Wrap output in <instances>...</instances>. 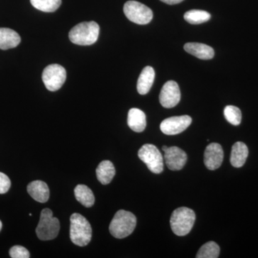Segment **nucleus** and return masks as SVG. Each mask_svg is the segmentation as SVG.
<instances>
[{"label": "nucleus", "mask_w": 258, "mask_h": 258, "mask_svg": "<svg viewBox=\"0 0 258 258\" xmlns=\"http://www.w3.org/2000/svg\"><path fill=\"white\" fill-rule=\"evenodd\" d=\"M28 192L35 201L40 203H45L50 198V189L46 183L37 180L28 184Z\"/></svg>", "instance_id": "13"}, {"label": "nucleus", "mask_w": 258, "mask_h": 258, "mask_svg": "<svg viewBox=\"0 0 258 258\" xmlns=\"http://www.w3.org/2000/svg\"><path fill=\"white\" fill-rule=\"evenodd\" d=\"M168 147H166V146H164V147H162V150L164 151V152H165V151L166 150V149H168Z\"/></svg>", "instance_id": "28"}, {"label": "nucleus", "mask_w": 258, "mask_h": 258, "mask_svg": "<svg viewBox=\"0 0 258 258\" xmlns=\"http://www.w3.org/2000/svg\"><path fill=\"white\" fill-rule=\"evenodd\" d=\"M137 226V217L132 212L119 210L115 213L110 224V232L115 238L123 239L134 232Z\"/></svg>", "instance_id": "3"}, {"label": "nucleus", "mask_w": 258, "mask_h": 258, "mask_svg": "<svg viewBox=\"0 0 258 258\" xmlns=\"http://www.w3.org/2000/svg\"><path fill=\"white\" fill-rule=\"evenodd\" d=\"M184 20L191 25H199L209 21L211 15L208 12L200 10H191L184 14Z\"/></svg>", "instance_id": "21"}, {"label": "nucleus", "mask_w": 258, "mask_h": 258, "mask_svg": "<svg viewBox=\"0 0 258 258\" xmlns=\"http://www.w3.org/2000/svg\"><path fill=\"white\" fill-rule=\"evenodd\" d=\"M125 17L137 25H147L152 21L153 12L145 5L137 1H128L123 7Z\"/></svg>", "instance_id": "7"}, {"label": "nucleus", "mask_w": 258, "mask_h": 258, "mask_svg": "<svg viewBox=\"0 0 258 258\" xmlns=\"http://www.w3.org/2000/svg\"><path fill=\"white\" fill-rule=\"evenodd\" d=\"M115 174V169L113 163L108 160L101 161L96 169L97 179L102 184L111 183Z\"/></svg>", "instance_id": "19"}, {"label": "nucleus", "mask_w": 258, "mask_h": 258, "mask_svg": "<svg viewBox=\"0 0 258 258\" xmlns=\"http://www.w3.org/2000/svg\"><path fill=\"white\" fill-rule=\"evenodd\" d=\"M184 50L201 60H210L215 56V51L212 47L203 43L188 42L185 44Z\"/></svg>", "instance_id": "14"}, {"label": "nucleus", "mask_w": 258, "mask_h": 258, "mask_svg": "<svg viewBox=\"0 0 258 258\" xmlns=\"http://www.w3.org/2000/svg\"><path fill=\"white\" fill-rule=\"evenodd\" d=\"M60 227L58 219L53 217L50 209L45 208L42 210L36 228V234L40 240H53L58 235Z\"/></svg>", "instance_id": "5"}, {"label": "nucleus", "mask_w": 258, "mask_h": 258, "mask_svg": "<svg viewBox=\"0 0 258 258\" xmlns=\"http://www.w3.org/2000/svg\"><path fill=\"white\" fill-rule=\"evenodd\" d=\"M226 120L234 125H240L242 120V113L240 108L234 106H227L224 110Z\"/></svg>", "instance_id": "24"}, {"label": "nucleus", "mask_w": 258, "mask_h": 258, "mask_svg": "<svg viewBox=\"0 0 258 258\" xmlns=\"http://www.w3.org/2000/svg\"><path fill=\"white\" fill-rule=\"evenodd\" d=\"M220 248L215 242H208L202 246L199 249L196 257L198 258H217L220 255Z\"/></svg>", "instance_id": "23"}, {"label": "nucleus", "mask_w": 258, "mask_h": 258, "mask_svg": "<svg viewBox=\"0 0 258 258\" xmlns=\"http://www.w3.org/2000/svg\"><path fill=\"white\" fill-rule=\"evenodd\" d=\"M139 159L145 163L148 169L154 174H161L164 170V158L160 151L153 144L142 146L138 152Z\"/></svg>", "instance_id": "6"}, {"label": "nucleus", "mask_w": 258, "mask_h": 258, "mask_svg": "<svg viewBox=\"0 0 258 258\" xmlns=\"http://www.w3.org/2000/svg\"><path fill=\"white\" fill-rule=\"evenodd\" d=\"M160 1L168 5H176L179 4V3H181L184 0H160Z\"/></svg>", "instance_id": "27"}, {"label": "nucleus", "mask_w": 258, "mask_h": 258, "mask_svg": "<svg viewBox=\"0 0 258 258\" xmlns=\"http://www.w3.org/2000/svg\"><path fill=\"white\" fill-rule=\"evenodd\" d=\"M32 6L45 13H53L61 5L62 0H30Z\"/></svg>", "instance_id": "22"}, {"label": "nucleus", "mask_w": 258, "mask_h": 258, "mask_svg": "<svg viewBox=\"0 0 258 258\" xmlns=\"http://www.w3.org/2000/svg\"><path fill=\"white\" fill-rule=\"evenodd\" d=\"M224 159L223 149L220 144H209L205 149L204 161L209 170H215L222 165Z\"/></svg>", "instance_id": "12"}, {"label": "nucleus", "mask_w": 258, "mask_h": 258, "mask_svg": "<svg viewBox=\"0 0 258 258\" xmlns=\"http://www.w3.org/2000/svg\"><path fill=\"white\" fill-rule=\"evenodd\" d=\"M70 237L73 243L80 247L89 244L92 237V228L86 217L79 213L71 215Z\"/></svg>", "instance_id": "2"}, {"label": "nucleus", "mask_w": 258, "mask_h": 258, "mask_svg": "<svg viewBox=\"0 0 258 258\" xmlns=\"http://www.w3.org/2000/svg\"><path fill=\"white\" fill-rule=\"evenodd\" d=\"M11 181L4 173L0 172V194H5L9 191Z\"/></svg>", "instance_id": "26"}, {"label": "nucleus", "mask_w": 258, "mask_h": 258, "mask_svg": "<svg viewBox=\"0 0 258 258\" xmlns=\"http://www.w3.org/2000/svg\"><path fill=\"white\" fill-rule=\"evenodd\" d=\"M196 220L195 212L187 208H179L173 212L170 219L171 228L175 235L185 236L192 229Z\"/></svg>", "instance_id": "4"}, {"label": "nucleus", "mask_w": 258, "mask_h": 258, "mask_svg": "<svg viewBox=\"0 0 258 258\" xmlns=\"http://www.w3.org/2000/svg\"><path fill=\"white\" fill-rule=\"evenodd\" d=\"M164 160L170 170L179 171L184 167L187 161L186 153L177 147L168 148L164 152Z\"/></svg>", "instance_id": "11"}, {"label": "nucleus", "mask_w": 258, "mask_h": 258, "mask_svg": "<svg viewBox=\"0 0 258 258\" xmlns=\"http://www.w3.org/2000/svg\"><path fill=\"white\" fill-rule=\"evenodd\" d=\"M248 148L243 142H236L232 148L231 152V164L236 168H240L244 165L248 157Z\"/></svg>", "instance_id": "18"}, {"label": "nucleus", "mask_w": 258, "mask_h": 258, "mask_svg": "<svg viewBox=\"0 0 258 258\" xmlns=\"http://www.w3.org/2000/svg\"><path fill=\"white\" fill-rule=\"evenodd\" d=\"M155 79V71L151 66L142 70L137 82V91L139 94L146 95L149 92Z\"/></svg>", "instance_id": "15"}, {"label": "nucleus", "mask_w": 258, "mask_h": 258, "mask_svg": "<svg viewBox=\"0 0 258 258\" xmlns=\"http://www.w3.org/2000/svg\"><path fill=\"white\" fill-rule=\"evenodd\" d=\"M191 121L192 119L189 115L170 117L161 122L160 129L166 135H176L186 130Z\"/></svg>", "instance_id": "9"}, {"label": "nucleus", "mask_w": 258, "mask_h": 258, "mask_svg": "<svg viewBox=\"0 0 258 258\" xmlns=\"http://www.w3.org/2000/svg\"><path fill=\"white\" fill-rule=\"evenodd\" d=\"M21 37L18 32L10 28H0V49L9 50L18 46Z\"/></svg>", "instance_id": "16"}, {"label": "nucleus", "mask_w": 258, "mask_h": 258, "mask_svg": "<svg viewBox=\"0 0 258 258\" xmlns=\"http://www.w3.org/2000/svg\"><path fill=\"white\" fill-rule=\"evenodd\" d=\"M2 227H3V223H2V222L0 221V232H1Z\"/></svg>", "instance_id": "29"}, {"label": "nucleus", "mask_w": 258, "mask_h": 258, "mask_svg": "<svg viewBox=\"0 0 258 258\" xmlns=\"http://www.w3.org/2000/svg\"><path fill=\"white\" fill-rule=\"evenodd\" d=\"M100 27L96 22H83L71 29L69 39L79 45H91L98 40Z\"/></svg>", "instance_id": "1"}, {"label": "nucleus", "mask_w": 258, "mask_h": 258, "mask_svg": "<svg viewBox=\"0 0 258 258\" xmlns=\"http://www.w3.org/2000/svg\"><path fill=\"white\" fill-rule=\"evenodd\" d=\"M127 121L129 128L138 133L144 132L147 126L145 113L139 108H134L129 110Z\"/></svg>", "instance_id": "17"}, {"label": "nucleus", "mask_w": 258, "mask_h": 258, "mask_svg": "<svg viewBox=\"0 0 258 258\" xmlns=\"http://www.w3.org/2000/svg\"><path fill=\"white\" fill-rule=\"evenodd\" d=\"M74 193L76 200L86 208H91L94 205V195L86 185H77L75 188Z\"/></svg>", "instance_id": "20"}, {"label": "nucleus", "mask_w": 258, "mask_h": 258, "mask_svg": "<svg viewBox=\"0 0 258 258\" xmlns=\"http://www.w3.org/2000/svg\"><path fill=\"white\" fill-rule=\"evenodd\" d=\"M10 257L13 258H29L30 252L23 246L15 245L10 249Z\"/></svg>", "instance_id": "25"}, {"label": "nucleus", "mask_w": 258, "mask_h": 258, "mask_svg": "<svg viewBox=\"0 0 258 258\" xmlns=\"http://www.w3.org/2000/svg\"><path fill=\"white\" fill-rule=\"evenodd\" d=\"M42 79L45 87L48 91H57L63 86L66 82V69L60 64H49L44 69Z\"/></svg>", "instance_id": "8"}, {"label": "nucleus", "mask_w": 258, "mask_h": 258, "mask_svg": "<svg viewBox=\"0 0 258 258\" xmlns=\"http://www.w3.org/2000/svg\"><path fill=\"white\" fill-rule=\"evenodd\" d=\"M180 99L181 92L177 83L174 81H167L163 86L159 95L161 106L166 108H173L179 103Z\"/></svg>", "instance_id": "10"}]
</instances>
